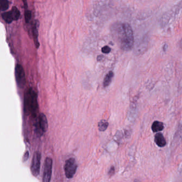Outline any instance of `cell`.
<instances>
[{"mask_svg": "<svg viewBox=\"0 0 182 182\" xmlns=\"http://www.w3.org/2000/svg\"><path fill=\"white\" fill-rule=\"evenodd\" d=\"M113 29L120 47L124 51L132 50L134 44V37L132 28L128 23L117 24Z\"/></svg>", "mask_w": 182, "mask_h": 182, "instance_id": "1", "label": "cell"}, {"mask_svg": "<svg viewBox=\"0 0 182 182\" xmlns=\"http://www.w3.org/2000/svg\"><path fill=\"white\" fill-rule=\"evenodd\" d=\"M24 105L27 113L34 117L36 116L38 111L37 94L31 88L27 90L25 94Z\"/></svg>", "mask_w": 182, "mask_h": 182, "instance_id": "2", "label": "cell"}, {"mask_svg": "<svg viewBox=\"0 0 182 182\" xmlns=\"http://www.w3.org/2000/svg\"><path fill=\"white\" fill-rule=\"evenodd\" d=\"M77 165L75 159L71 158L67 160L64 167L66 178L68 179L73 178L77 172Z\"/></svg>", "mask_w": 182, "mask_h": 182, "instance_id": "3", "label": "cell"}, {"mask_svg": "<svg viewBox=\"0 0 182 182\" xmlns=\"http://www.w3.org/2000/svg\"><path fill=\"white\" fill-rule=\"evenodd\" d=\"M48 127V120L45 114L41 113L35 124V131L38 135H42L47 132Z\"/></svg>", "mask_w": 182, "mask_h": 182, "instance_id": "4", "label": "cell"}, {"mask_svg": "<svg viewBox=\"0 0 182 182\" xmlns=\"http://www.w3.org/2000/svg\"><path fill=\"white\" fill-rule=\"evenodd\" d=\"M15 77L17 86L20 89H23L26 84V77L23 67L17 64L15 67Z\"/></svg>", "mask_w": 182, "mask_h": 182, "instance_id": "5", "label": "cell"}, {"mask_svg": "<svg viewBox=\"0 0 182 182\" xmlns=\"http://www.w3.org/2000/svg\"><path fill=\"white\" fill-rule=\"evenodd\" d=\"M41 158V153L38 151L35 152L32 159V164L31 166V170L32 174L35 177L40 174Z\"/></svg>", "mask_w": 182, "mask_h": 182, "instance_id": "6", "label": "cell"}, {"mask_svg": "<svg viewBox=\"0 0 182 182\" xmlns=\"http://www.w3.org/2000/svg\"><path fill=\"white\" fill-rule=\"evenodd\" d=\"M53 168V160L49 157L46 158L44 165L43 182H49L51 180Z\"/></svg>", "mask_w": 182, "mask_h": 182, "instance_id": "7", "label": "cell"}, {"mask_svg": "<svg viewBox=\"0 0 182 182\" xmlns=\"http://www.w3.org/2000/svg\"><path fill=\"white\" fill-rule=\"evenodd\" d=\"M155 142L159 147L162 148L166 144V141L161 133H158L155 136Z\"/></svg>", "mask_w": 182, "mask_h": 182, "instance_id": "8", "label": "cell"}, {"mask_svg": "<svg viewBox=\"0 0 182 182\" xmlns=\"http://www.w3.org/2000/svg\"><path fill=\"white\" fill-rule=\"evenodd\" d=\"M113 77L114 73L112 71L109 72L106 75L105 77H104V81H103V86L104 87H108V86L110 85Z\"/></svg>", "mask_w": 182, "mask_h": 182, "instance_id": "9", "label": "cell"}, {"mask_svg": "<svg viewBox=\"0 0 182 182\" xmlns=\"http://www.w3.org/2000/svg\"><path fill=\"white\" fill-rule=\"evenodd\" d=\"M164 129V124L161 122L154 121L152 126V129L153 132H160Z\"/></svg>", "mask_w": 182, "mask_h": 182, "instance_id": "10", "label": "cell"}, {"mask_svg": "<svg viewBox=\"0 0 182 182\" xmlns=\"http://www.w3.org/2000/svg\"><path fill=\"white\" fill-rule=\"evenodd\" d=\"M108 126V122L105 120H102L98 124V130L100 132H104L107 129Z\"/></svg>", "mask_w": 182, "mask_h": 182, "instance_id": "11", "label": "cell"}, {"mask_svg": "<svg viewBox=\"0 0 182 182\" xmlns=\"http://www.w3.org/2000/svg\"><path fill=\"white\" fill-rule=\"evenodd\" d=\"M13 20H17L18 19L20 16V12L16 7H13L10 11Z\"/></svg>", "mask_w": 182, "mask_h": 182, "instance_id": "12", "label": "cell"}, {"mask_svg": "<svg viewBox=\"0 0 182 182\" xmlns=\"http://www.w3.org/2000/svg\"><path fill=\"white\" fill-rule=\"evenodd\" d=\"M2 17L3 19L7 23H11L13 20V18H12V15H11V12H7L2 13Z\"/></svg>", "mask_w": 182, "mask_h": 182, "instance_id": "13", "label": "cell"}, {"mask_svg": "<svg viewBox=\"0 0 182 182\" xmlns=\"http://www.w3.org/2000/svg\"><path fill=\"white\" fill-rule=\"evenodd\" d=\"M9 8V2L8 0H1V9L5 11Z\"/></svg>", "mask_w": 182, "mask_h": 182, "instance_id": "14", "label": "cell"}, {"mask_svg": "<svg viewBox=\"0 0 182 182\" xmlns=\"http://www.w3.org/2000/svg\"><path fill=\"white\" fill-rule=\"evenodd\" d=\"M25 21L27 23H28L31 18V12L30 11L27 10L25 13Z\"/></svg>", "mask_w": 182, "mask_h": 182, "instance_id": "15", "label": "cell"}, {"mask_svg": "<svg viewBox=\"0 0 182 182\" xmlns=\"http://www.w3.org/2000/svg\"><path fill=\"white\" fill-rule=\"evenodd\" d=\"M37 26L34 25L33 27V36L34 37V40H37V37H38V32H37Z\"/></svg>", "mask_w": 182, "mask_h": 182, "instance_id": "16", "label": "cell"}, {"mask_svg": "<svg viewBox=\"0 0 182 182\" xmlns=\"http://www.w3.org/2000/svg\"><path fill=\"white\" fill-rule=\"evenodd\" d=\"M111 48L108 46H105V47L102 48V51L104 53H108L111 51Z\"/></svg>", "mask_w": 182, "mask_h": 182, "instance_id": "17", "label": "cell"}, {"mask_svg": "<svg viewBox=\"0 0 182 182\" xmlns=\"http://www.w3.org/2000/svg\"><path fill=\"white\" fill-rule=\"evenodd\" d=\"M29 153L28 151H27L26 152H25V153L24 154L23 158V162H25L27 160V159L29 158Z\"/></svg>", "mask_w": 182, "mask_h": 182, "instance_id": "18", "label": "cell"}, {"mask_svg": "<svg viewBox=\"0 0 182 182\" xmlns=\"http://www.w3.org/2000/svg\"><path fill=\"white\" fill-rule=\"evenodd\" d=\"M114 167H112L111 169L110 170V171L108 172V174L110 175H112L114 174Z\"/></svg>", "mask_w": 182, "mask_h": 182, "instance_id": "19", "label": "cell"}, {"mask_svg": "<svg viewBox=\"0 0 182 182\" xmlns=\"http://www.w3.org/2000/svg\"><path fill=\"white\" fill-rule=\"evenodd\" d=\"M181 47H182V40H181Z\"/></svg>", "mask_w": 182, "mask_h": 182, "instance_id": "20", "label": "cell"}]
</instances>
